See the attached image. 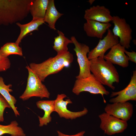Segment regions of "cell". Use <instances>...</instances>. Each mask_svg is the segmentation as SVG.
<instances>
[{"label":"cell","instance_id":"484cf974","mask_svg":"<svg viewBox=\"0 0 136 136\" xmlns=\"http://www.w3.org/2000/svg\"><path fill=\"white\" fill-rule=\"evenodd\" d=\"M57 132L58 136H84L85 132V131H82L75 134L69 135L64 134L59 130H57Z\"/></svg>","mask_w":136,"mask_h":136},{"label":"cell","instance_id":"cb8c5ba5","mask_svg":"<svg viewBox=\"0 0 136 136\" xmlns=\"http://www.w3.org/2000/svg\"><path fill=\"white\" fill-rule=\"evenodd\" d=\"M11 65L9 59L3 56L0 52V72L6 71L10 68Z\"/></svg>","mask_w":136,"mask_h":136},{"label":"cell","instance_id":"2e32d148","mask_svg":"<svg viewBox=\"0 0 136 136\" xmlns=\"http://www.w3.org/2000/svg\"><path fill=\"white\" fill-rule=\"evenodd\" d=\"M12 86L11 84L6 85L4 79L2 77H0V94L4 97L10 105L16 117L19 116L20 114L15 106L17 100L15 97L12 95L10 92H13L11 89Z\"/></svg>","mask_w":136,"mask_h":136},{"label":"cell","instance_id":"5b68a950","mask_svg":"<svg viewBox=\"0 0 136 136\" xmlns=\"http://www.w3.org/2000/svg\"><path fill=\"white\" fill-rule=\"evenodd\" d=\"M71 39L75 46L74 50L76 53L80 68L79 74L76 78L80 79L87 77L91 74L89 69V60L87 56L90 51L89 47L85 44L79 42L74 36L72 37Z\"/></svg>","mask_w":136,"mask_h":136},{"label":"cell","instance_id":"603a6c76","mask_svg":"<svg viewBox=\"0 0 136 136\" xmlns=\"http://www.w3.org/2000/svg\"><path fill=\"white\" fill-rule=\"evenodd\" d=\"M11 107L6 99L0 94V122L4 121V112L5 109Z\"/></svg>","mask_w":136,"mask_h":136},{"label":"cell","instance_id":"52a82bcc","mask_svg":"<svg viewBox=\"0 0 136 136\" xmlns=\"http://www.w3.org/2000/svg\"><path fill=\"white\" fill-rule=\"evenodd\" d=\"M112 21L114 24L112 31L113 34L119 38V43L121 46L129 49L132 38V30L130 25L124 18L117 16H113Z\"/></svg>","mask_w":136,"mask_h":136},{"label":"cell","instance_id":"e0dca14e","mask_svg":"<svg viewBox=\"0 0 136 136\" xmlns=\"http://www.w3.org/2000/svg\"><path fill=\"white\" fill-rule=\"evenodd\" d=\"M49 0H32L30 13L32 19H44Z\"/></svg>","mask_w":136,"mask_h":136},{"label":"cell","instance_id":"7c38bea8","mask_svg":"<svg viewBox=\"0 0 136 136\" xmlns=\"http://www.w3.org/2000/svg\"><path fill=\"white\" fill-rule=\"evenodd\" d=\"M84 18L86 20H91L103 23L112 21L113 16L109 10L104 6H93L86 9Z\"/></svg>","mask_w":136,"mask_h":136},{"label":"cell","instance_id":"4316f807","mask_svg":"<svg viewBox=\"0 0 136 136\" xmlns=\"http://www.w3.org/2000/svg\"><path fill=\"white\" fill-rule=\"evenodd\" d=\"M95 0H90L88 1V2L91 5L93 3L94 1Z\"/></svg>","mask_w":136,"mask_h":136},{"label":"cell","instance_id":"ffe728a7","mask_svg":"<svg viewBox=\"0 0 136 136\" xmlns=\"http://www.w3.org/2000/svg\"><path fill=\"white\" fill-rule=\"evenodd\" d=\"M57 32L58 36L54 38L53 48L57 54H59L68 51V45L73 43L71 40L66 37L62 31L58 30Z\"/></svg>","mask_w":136,"mask_h":136},{"label":"cell","instance_id":"5bb4252c","mask_svg":"<svg viewBox=\"0 0 136 136\" xmlns=\"http://www.w3.org/2000/svg\"><path fill=\"white\" fill-rule=\"evenodd\" d=\"M111 26L112 24L110 23H103L88 20L84 24L83 29L88 37L101 39L107 30Z\"/></svg>","mask_w":136,"mask_h":136},{"label":"cell","instance_id":"ba28073f","mask_svg":"<svg viewBox=\"0 0 136 136\" xmlns=\"http://www.w3.org/2000/svg\"><path fill=\"white\" fill-rule=\"evenodd\" d=\"M67 97L64 94H58L56 99L54 100L55 112H56L60 118L66 119L73 120L86 115L88 112L87 108L84 107L83 110L78 112L71 111L68 109L67 106L72 103L69 98L64 100Z\"/></svg>","mask_w":136,"mask_h":136},{"label":"cell","instance_id":"30bf717a","mask_svg":"<svg viewBox=\"0 0 136 136\" xmlns=\"http://www.w3.org/2000/svg\"><path fill=\"white\" fill-rule=\"evenodd\" d=\"M105 112L127 122L131 117L133 112L132 104L128 101L108 104L104 109Z\"/></svg>","mask_w":136,"mask_h":136},{"label":"cell","instance_id":"3957f363","mask_svg":"<svg viewBox=\"0 0 136 136\" xmlns=\"http://www.w3.org/2000/svg\"><path fill=\"white\" fill-rule=\"evenodd\" d=\"M28 76L26 88L19 98L23 101L27 100L32 97L42 99L49 98L50 93L46 86L38 76L32 71L28 65L26 66Z\"/></svg>","mask_w":136,"mask_h":136},{"label":"cell","instance_id":"7402d4cb","mask_svg":"<svg viewBox=\"0 0 136 136\" xmlns=\"http://www.w3.org/2000/svg\"><path fill=\"white\" fill-rule=\"evenodd\" d=\"M1 55L5 57H8L10 55L16 54L23 56L22 48L16 43H7L0 49Z\"/></svg>","mask_w":136,"mask_h":136},{"label":"cell","instance_id":"4fadbf2b","mask_svg":"<svg viewBox=\"0 0 136 136\" xmlns=\"http://www.w3.org/2000/svg\"><path fill=\"white\" fill-rule=\"evenodd\" d=\"M125 48L119 43L113 46L109 52L105 55L104 58L112 64L119 65L123 67L129 65L128 57L124 53Z\"/></svg>","mask_w":136,"mask_h":136},{"label":"cell","instance_id":"d4e9b609","mask_svg":"<svg viewBox=\"0 0 136 136\" xmlns=\"http://www.w3.org/2000/svg\"><path fill=\"white\" fill-rule=\"evenodd\" d=\"M124 53L127 55L128 57L129 60L136 63V53L135 51H132V52H128L125 50Z\"/></svg>","mask_w":136,"mask_h":136},{"label":"cell","instance_id":"277c9868","mask_svg":"<svg viewBox=\"0 0 136 136\" xmlns=\"http://www.w3.org/2000/svg\"><path fill=\"white\" fill-rule=\"evenodd\" d=\"M72 91L77 95L84 91L93 94H100L105 103H106V101L104 97V95H108L110 94L109 91L106 89L92 74L85 78L76 79Z\"/></svg>","mask_w":136,"mask_h":136},{"label":"cell","instance_id":"8fae6325","mask_svg":"<svg viewBox=\"0 0 136 136\" xmlns=\"http://www.w3.org/2000/svg\"><path fill=\"white\" fill-rule=\"evenodd\" d=\"M115 97L110 99V102L114 103L124 102L130 100H136V71L133 72L130 81L124 89L117 92H112L110 97Z\"/></svg>","mask_w":136,"mask_h":136},{"label":"cell","instance_id":"8992f818","mask_svg":"<svg viewBox=\"0 0 136 136\" xmlns=\"http://www.w3.org/2000/svg\"><path fill=\"white\" fill-rule=\"evenodd\" d=\"M100 128L104 133L111 135L123 132L127 128V122L104 112L98 116Z\"/></svg>","mask_w":136,"mask_h":136},{"label":"cell","instance_id":"7a4b0ae2","mask_svg":"<svg viewBox=\"0 0 136 136\" xmlns=\"http://www.w3.org/2000/svg\"><path fill=\"white\" fill-rule=\"evenodd\" d=\"M89 69L100 83L113 90L115 89L114 83L119 82V75L117 69L113 64L104 58L98 57L89 60Z\"/></svg>","mask_w":136,"mask_h":136},{"label":"cell","instance_id":"44dd1931","mask_svg":"<svg viewBox=\"0 0 136 136\" xmlns=\"http://www.w3.org/2000/svg\"><path fill=\"white\" fill-rule=\"evenodd\" d=\"M18 125L16 120L12 121L8 125L0 124V136L5 134H8L11 136H26L22 128Z\"/></svg>","mask_w":136,"mask_h":136},{"label":"cell","instance_id":"ac0fdd59","mask_svg":"<svg viewBox=\"0 0 136 136\" xmlns=\"http://www.w3.org/2000/svg\"><path fill=\"white\" fill-rule=\"evenodd\" d=\"M63 14L59 13L55 6L54 0H49L45 17V22L47 23L51 29L55 30V24L58 19Z\"/></svg>","mask_w":136,"mask_h":136},{"label":"cell","instance_id":"9a60e30c","mask_svg":"<svg viewBox=\"0 0 136 136\" xmlns=\"http://www.w3.org/2000/svg\"><path fill=\"white\" fill-rule=\"evenodd\" d=\"M37 107L43 110L44 114L43 117L38 116L39 120V126L42 127L47 125L51 121V114L55 112L54 100H41L36 103Z\"/></svg>","mask_w":136,"mask_h":136},{"label":"cell","instance_id":"6da1fadb","mask_svg":"<svg viewBox=\"0 0 136 136\" xmlns=\"http://www.w3.org/2000/svg\"><path fill=\"white\" fill-rule=\"evenodd\" d=\"M73 55L69 51L57 54L39 63H30L29 66L42 82L49 75L57 73L64 68L69 67L73 62Z\"/></svg>","mask_w":136,"mask_h":136},{"label":"cell","instance_id":"9c48e42d","mask_svg":"<svg viewBox=\"0 0 136 136\" xmlns=\"http://www.w3.org/2000/svg\"><path fill=\"white\" fill-rule=\"evenodd\" d=\"M119 43V38L114 36L109 29L106 35L99 40L97 45L88 54L89 60L98 57L104 58L106 51Z\"/></svg>","mask_w":136,"mask_h":136},{"label":"cell","instance_id":"d6986e66","mask_svg":"<svg viewBox=\"0 0 136 136\" xmlns=\"http://www.w3.org/2000/svg\"><path fill=\"white\" fill-rule=\"evenodd\" d=\"M45 22L44 19H35L28 23L22 24L19 22L16 23L20 28V33L15 43L19 45L23 38L27 34L35 30H38L39 27Z\"/></svg>","mask_w":136,"mask_h":136}]
</instances>
